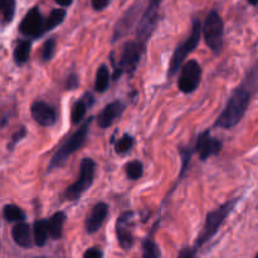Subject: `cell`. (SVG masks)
Segmentation results:
<instances>
[{
	"label": "cell",
	"instance_id": "cell-1",
	"mask_svg": "<svg viewBox=\"0 0 258 258\" xmlns=\"http://www.w3.org/2000/svg\"><path fill=\"white\" fill-rule=\"evenodd\" d=\"M253 91L254 90L249 88V85L239 86L238 88H236L229 97L224 110L217 118V127L232 128L238 125L248 110Z\"/></svg>",
	"mask_w": 258,
	"mask_h": 258
},
{
	"label": "cell",
	"instance_id": "cell-2",
	"mask_svg": "<svg viewBox=\"0 0 258 258\" xmlns=\"http://www.w3.org/2000/svg\"><path fill=\"white\" fill-rule=\"evenodd\" d=\"M237 203H238V199H232V201L226 202V203L222 204L221 207H218L217 209H214V211L209 212V213L207 214L206 223H204L203 229H202V232L199 233V236L197 237L196 248L202 247L204 243L211 241V239L216 236L217 232L219 231L222 224H223L224 221L227 219V217L233 212Z\"/></svg>",
	"mask_w": 258,
	"mask_h": 258
},
{
	"label": "cell",
	"instance_id": "cell-3",
	"mask_svg": "<svg viewBox=\"0 0 258 258\" xmlns=\"http://www.w3.org/2000/svg\"><path fill=\"white\" fill-rule=\"evenodd\" d=\"M92 120L93 117H90L88 120H86L85 122H83V125L81 126L75 134H72V135L68 138V140L58 149V151L53 155L52 160H50L49 170H53V169L60 168V166L64 165V164L67 163L68 159H70V156L72 155L73 153H76L78 149L82 148L86 139H87L88 130H90Z\"/></svg>",
	"mask_w": 258,
	"mask_h": 258
},
{
	"label": "cell",
	"instance_id": "cell-4",
	"mask_svg": "<svg viewBox=\"0 0 258 258\" xmlns=\"http://www.w3.org/2000/svg\"><path fill=\"white\" fill-rule=\"evenodd\" d=\"M201 22H199L198 19H196L193 23V29H191L189 38L183 43V44L179 45L175 49V52H174L173 58H171L170 60V66H169V76H170V77L175 76L176 73H178V71H180L181 66L184 64V60L186 59V57H188L190 53H193L194 49L198 47L199 40H201Z\"/></svg>",
	"mask_w": 258,
	"mask_h": 258
},
{
	"label": "cell",
	"instance_id": "cell-5",
	"mask_svg": "<svg viewBox=\"0 0 258 258\" xmlns=\"http://www.w3.org/2000/svg\"><path fill=\"white\" fill-rule=\"evenodd\" d=\"M95 170H96V163L90 158H85L81 161L80 166V176L76 183L68 186L66 189V198L71 202H75L81 198L83 193L91 188L93 184V179H95Z\"/></svg>",
	"mask_w": 258,
	"mask_h": 258
},
{
	"label": "cell",
	"instance_id": "cell-6",
	"mask_svg": "<svg viewBox=\"0 0 258 258\" xmlns=\"http://www.w3.org/2000/svg\"><path fill=\"white\" fill-rule=\"evenodd\" d=\"M223 20L217 10H211L204 22L203 34L206 44L214 53L221 52L223 47Z\"/></svg>",
	"mask_w": 258,
	"mask_h": 258
},
{
	"label": "cell",
	"instance_id": "cell-7",
	"mask_svg": "<svg viewBox=\"0 0 258 258\" xmlns=\"http://www.w3.org/2000/svg\"><path fill=\"white\" fill-rule=\"evenodd\" d=\"M159 20V4L151 2L146 7L145 12L143 13L140 18V22L138 24V40L136 42L143 48L146 47L149 38L155 30Z\"/></svg>",
	"mask_w": 258,
	"mask_h": 258
},
{
	"label": "cell",
	"instance_id": "cell-8",
	"mask_svg": "<svg viewBox=\"0 0 258 258\" xmlns=\"http://www.w3.org/2000/svg\"><path fill=\"white\" fill-rule=\"evenodd\" d=\"M145 48L141 47L138 42H127L123 45L122 53L118 63V71H116L113 75V80H117L122 72L133 73L138 67L140 62L141 54L144 53Z\"/></svg>",
	"mask_w": 258,
	"mask_h": 258
},
{
	"label": "cell",
	"instance_id": "cell-9",
	"mask_svg": "<svg viewBox=\"0 0 258 258\" xmlns=\"http://www.w3.org/2000/svg\"><path fill=\"white\" fill-rule=\"evenodd\" d=\"M179 77V90L183 93H191L198 88L202 78V68L197 60H189L181 66Z\"/></svg>",
	"mask_w": 258,
	"mask_h": 258
},
{
	"label": "cell",
	"instance_id": "cell-10",
	"mask_svg": "<svg viewBox=\"0 0 258 258\" xmlns=\"http://www.w3.org/2000/svg\"><path fill=\"white\" fill-rule=\"evenodd\" d=\"M19 30L25 37L30 38H39L44 34V18L39 8L34 7L27 13L20 22Z\"/></svg>",
	"mask_w": 258,
	"mask_h": 258
},
{
	"label": "cell",
	"instance_id": "cell-11",
	"mask_svg": "<svg viewBox=\"0 0 258 258\" xmlns=\"http://www.w3.org/2000/svg\"><path fill=\"white\" fill-rule=\"evenodd\" d=\"M222 146H223L222 141L216 138H212L209 130H206L198 135L194 150L198 153L199 159L202 161H206L211 156L218 155L222 150Z\"/></svg>",
	"mask_w": 258,
	"mask_h": 258
},
{
	"label": "cell",
	"instance_id": "cell-12",
	"mask_svg": "<svg viewBox=\"0 0 258 258\" xmlns=\"http://www.w3.org/2000/svg\"><path fill=\"white\" fill-rule=\"evenodd\" d=\"M134 212H125L120 216L116 223V236L118 244L122 249H130L134 244V237L131 233V222H133Z\"/></svg>",
	"mask_w": 258,
	"mask_h": 258
},
{
	"label": "cell",
	"instance_id": "cell-13",
	"mask_svg": "<svg viewBox=\"0 0 258 258\" xmlns=\"http://www.w3.org/2000/svg\"><path fill=\"white\" fill-rule=\"evenodd\" d=\"M30 113L35 122L43 127H49L53 126L57 121V115L52 106L48 105L43 101H35L30 107Z\"/></svg>",
	"mask_w": 258,
	"mask_h": 258
},
{
	"label": "cell",
	"instance_id": "cell-14",
	"mask_svg": "<svg viewBox=\"0 0 258 258\" xmlns=\"http://www.w3.org/2000/svg\"><path fill=\"white\" fill-rule=\"evenodd\" d=\"M108 214V206L103 202L97 203L92 208L91 213L88 214L87 218H86V231L87 233L93 234L97 231H100V228L102 227L103 222H105L106 217Z\"/></svg>",
	"mask_w": 258,
	"mask_h": 258
},
{
	"label": "cell",
	"instance_id": "cell-15",
	"mask_svg": "<svg viewBox=\"0 0 258 258\" xmlns=\"http://www.w3.org/2000/svg\"><path fill=\"white\" fill-rule=\"evenodd\" d=\"M123 110H125V105L121 101H113L108 103L97 116V125L101 128H108L115 122L116 118L120 117Z\"/></svg>",
	"mask_w": 258,
	"mask_h": 258
},
{
	"label": "cell",
	"instance_id": "cell-16",
	"mask_svg": "<svg viewBox=\"0 0 258 258\" xmlns=\"http://www.w3.org/2000/svg\"><path fill=\"white\" fill-rule=\"evenodd\" d=\"M141 8H143V0H139V2H136L135 4L126 12V14L123 15L122 19H121L120 22H118V24L116 25L115 39L121 38L130 30V28L133 27L134 23H135L136 18H138V14L141 12Z\"/></svg>",
	"mask_w": 258,
	"mask_h": 258
},
{
	"label": "cell",
	"instance_id": "cell-17",
	"mask_svg": "<svg viewBox=\"0 0 258 258\" xmlns=\"http://www.w3.org/2000/svg\"><path fill=\"white\" fill-rule=\"evenodd\" d=\"M13 241L22 248L32 247V234H30L29 224L25 222H19L12 229Z\"/></svg>",
	"mask_w": 258,
	"mask_h": 258
},
{
	"label": "cell",
	"instance_id": "cell-18",
	"mask_svg": "<svg viewBox=\"0 0 258 258\" xmlns=\"http://www.w3.org/2000/svg\"><path fill=\"white\" fill-rule=\"evenodd\" d=\"M95 102V98L91 93H85L82 98L77 101L75 105L72 106V111H71V120H72L73 125H77L85 117L87 108L90 107L92 103Z\"/></svg>",
	"mask_w": 258,
	"mask_h": 258
},
{
	"label": "cell",
	"instance_id": "cell-19",
	"mask_svg": "<svg viewBox=\"0 0 258 258\" xmlns=\"http://www.w3.org/2000/svg\"><path fill=\"white\" fill-rule=\"evenodd\" d=\"M66 218H67V217H66L64 212H57V213L53 214L49 219H47L48 234H49L50 238L55 239V241L62 238Z\"/></svg>",
	"mask_w": 258,
	"mask_h": 258
},
{
	"label": "cell",
	"instance_id": "cell-20",
	"mask_svg": "<svg viewBox=\"0 0 258 258\" xmlns=\"http://www.w3.org/2000/svg\"><path fill=\"white\" fill-rule=\"evenodd\" d=\"M30 50H32V43L30 40H20L15 47L13 57H14L15 64L23 66L29 60Z\"/></svg>",
	"mask_w": 258,
	"mask_h": 258
},
{
	"label": "cell",
	"instance_id": "cell-21",
	"mask_svg": "<svg viewBox=\"0 0 258 258\" xmlns=\"http://www.w3.org/2000/svg\"><path fill=\"white\" fill-rule=\"evenodd\" d=\"M33 233H34V242L38 247L45 246L48 241V226L47 219H39L33 226Z\"/></svg>",
	"mask_w": 258,
	"mask_h": 258
},
{
	"label": "cell",
	"instance_id": "cell-22",
	"mask_svg": "<svg viewBox=\"0 0 258 258\" xmlns=\"http://www.w3.org/2000/svg\"><path fill=\"white\" fill-rule=\"evenodd\" d=\"M110 86V71L106 64L100 66V68L97 70L96 73V80H95V90L97 92L102 93Z\"/></svg>",
	"mask_w": 258,
	"mask_h": 258
},
{
	"label": "cell",
	"instance_id": "cell-23",
	"mask_svg": "<svg viewBox=\"0 0 258 258\" xmlns=\"http://www.w3.org/2000/svg\"><path fill=\"white\" fill-rule=\"evenodd\" d=\"M3 217L8 222H23L25 219V214L22 209L15 204H8L3 208Z\"/></svg>",
	"mask_w": 258,
	"mask_h": 258
},
{
	"label": "cell",
	"instance_id": "cell-24",
	"mask_svg": "<svg viewBox=\"0 0 258 258\" xmlns=\"http://www.w3.org/2000/svg\"><path fill=\"white\" fill-rule=\"evenodd\" d=\"M66 18V10L64 9H54L50 12L49 17L44 20V33L49 32V30L54 29L59 24H62L63 20Z\"/></svg>",
	"mask_w": 258,
	"mask_h": 258
},
{
	"label": "cell",
	"instance_id": "cell-25",
	"mask_svg": "<svg viewBox=\"0 0 258 258\" xmlns=\"http://www.w3.org/2000/svg\"><path fill=\"white\" fill-rule=\"evenodd\" d=\"M15 0H0V17L4 23H10L14 19Z\"/></svg>",
	"mask_w": 258,
	"mask_h": 258
},
{
	"label": "cell",
	"instance_id": "cell-26",
	"mask_svg": "<svg viewBox=\"0 0 258 258\" xmlns=\"http://www.w3.org/2000/svg\"><path fill=\"white\" fill-rule=\"evenodd\" d=\"M126 175L130 180H139L143 176L144 168L143 164L139 160H133L126 165Z\"/></svg>",
	"mask_w": 258,
	"mask_h": 258
},
{
	"label": "cell",
	"instance_id": "cell-27",
	"mask_svg": "<svg viewBox=\"0 0 258 258\" xmlns=\"http://www.w3.org/2000/svg\"><path fill=\"white\" fill-rule=\"evenodd\" d=\"M160 249L158 244L151 239L143 242V258H160Z\"/></svg>",
	"mask_w": 258,
	"mask_h": 258
},
{
	"label": "cell",
	"instance_id": "cell-28",
	"mask_svg": "<svg viewBox=\"0 0 258 258\" xmlns=\"http://www.w3.org/2000/svg\"><path fill=\"white\" fill-rule=\"evenodd\" d=\"M133 145H134L133 136L128 135V134H125V135L117 141V144H116L115 146V150L116 153L120 154V155H123V154L128 153V151L131 150Z\"/></svg>",
	"mask_w": 258,
	"mask_h": 258
},
{
	"label": "cell",
	"instance_id": "cell-29",
	"mask_svg": "<svg viewBox=\"0 0 258 258\" xmlns=\"http://www.w3.org/2000/svg\"><path fill=\"white\" fill-rule=\"evenodd\" d=\"M55 52V39L54 38H50L47 42L44 43L42 49V59L43 62H49L53 58Z\"/></svg>",
	"mask_w": 258,
	"mask_h": 258
},
{
	"label": "cell",
	"instance_id": "cell-30",
	"mask_svg": "<svg viewBox=\"0 0 258 258\" xmlns=\"http://www.w3.org/2000/svg\"><path fill=\"white\" fill-rule=\"evenodd\" d=\"M80 86V81H78V76L76 73H71L66 80V90L72 91Z\"/></svg>",
	"mask_w": 258,
	"mask_h": 258
},
{
	"label": "cell",
	"instance_id": "cell-31",
	"mask_svg": "<svg viewBox=\"0 0 258 258\" xmlns=\"http://www.w3.org/2000/svg\"><path fill=\"white\" fill-rule=\"evenodd\" d=\"M180 154H181V159H183V166H181V173H180V176H181L184 173H185L186 166L189 165V161H190V158H191V150L190 149H181Z\"/></svg>",
	"mask_w": 258,
	"mask_h": 258
},
{
	"label": "cell",
	"instance_id": "cell-32",
	"mask_svg": "<svg viewBox=\"0 0 258 258\" xmlns=\"http://www.w3.org/2000/svg\"><path fill=\"white\" fill-rule=\"evenodd\" d=\"M27 135V130H25L24 127H22L20 128V130H18L17 133L14 134V135L12 136V140H10V143H9V145H8V149H9V150H12L13 148H14V145L15 144H18L20 141V139H23L24 138V136Z\"/></svg>",
	"mask_w": 258,
	"mask_h": 258
},
{
	"label": "cell",
	"instance_id": "cell-33",
	"mask_svg": "<svg viewBox=\"0 0 258 258\" xmlns=\"http://www.w3.org/2000/svg\"><path fill=\"white\" fill-rule=\"evenodd\" d=\"M83 258H103V252L100 248H88Z\"/></svg>",
	"mask_w": 258,
	"mask_h": 258
},
{
	"label": "cell",
	"instance_id": "cell-34",
	"mask_svg": "<svg viewBox=\"0 0 258 258\" xmlns=\"http://www.w3.org/2000/svg\"><path fill=\"white\" fill-rule=\"evenodd\" d=\"M92 2V7L95 10H102L110 4V0H91Z\"/></svg>",
	"mask_w": 258,
	"mask_h": 258
},
{
	"label": "cell",
	"instance_id": "cell-35",
	"mask_svg": "<svg viewBox=\"0 0 258 258\" xmlns=\"http://www.w3.org/2000/svg\"><path fill=\"white\" fill-rule=\"evenodd\" d=\"M57 2V4L62 5V7H68V5L72 4L73 0H55Z\"/></svg>",
	"mask_w": 258,
	"mask_h": 258
},
{
	"label": "cell",
	"instance_id": "cell-36",
	"mask_svg": "<svg viewBox=\"0 0 258 258\" xmlns=\"http://www.w3.org/2000/svg\"><path fill=\"white\" fill-rule=\"evenodd\" d=\"M248 2H249V4H252V5H257L258 0H248Z\"/></svg>",
	"mask_w": 258,
	"mask_h": 258
},
{
	"label": "cell",
	"instance_id": "cell-37",
	"mask_svg": "<svg viewBox=\"0 0 258 258\" xmlns=\"http://www.w3.org/2000/svg\"><path fill=\"white\" fill-rule=\"evenodd\" d=\"M151 2H154V3H156V4H159V5H160L161 0H151Z\"/></svg>",
	"mask_w": 258,
	"mask_h": 258
},
{
	"label": "cell",
	"instance_id": "cell-38",
	"mask_svg": "<svg viewBox=\"0 0 258 258\" xmlns=\"http://www.w3.org/2000/svg\"><path fill=\"white\" fill-rule=\"evenodd\" d=\"M254 258H258V257H254Z\"/></svg>",
	"mask_w": 258,
	"mask_h": 258
}]
</instances>
